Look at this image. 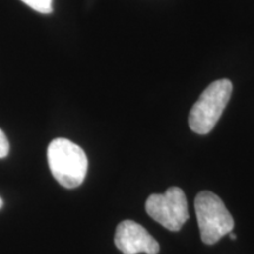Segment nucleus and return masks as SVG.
<instances>
[{"label":"nucleus","instance_id":"1","mask_svg":"<svg viewBox=\"0 0 254 254\" xmlns=\"http://www.w3.org/2000/svg\"><path fill=\"white\" fill-rule=\"evenodd\" d=\"M51 173L66 189L80 186L87 174L88 160L80 146L65 138L51 141L47 148Z\"/></svg>","mask_w":254,"mask_h":254},{"label":"nucleus","instance_id":"2","mask_svg":"<svg viewBox=\"0 0 254 254\" xmlns=\"http://www.w3.org/2000/svg\"><path fill=\"white\" fill-rule=\"evenodd\" d=\"M232 90L233 86L228 79H220L209 84L190 109V128L198 134H207L211 132L226 109Z\"/></svg>","mask_w":254,"mask_h":254},{"label":"nucleus","instance_id":"3","mask_svg":"<svg viewBox=\"0 0 254 254\" xmlns=\"http://www.w3.org/2000/svg\"><path fill=\"white\" fill-rule=\"evenodd\" d=\"M200 236L206 245H213L227 236L234 227V220L224 201L209 190L198 193L194 200Z\"/></svg>","mask_w":254,"mask_h":254},{"label":"nucleus","instance_id":"4","mask_svg":"<svg viewBox=\"0 0 254 254\" xmlns=\"http://www.w3.org/2000/svg\"><path fill=\"white\" fill-rule=\"evenodd\" d=\"M146 212L161 226L179 231L189 220V205L185 193L179 187H170L163 194H152L146 200Z\"/></svg>","mask_w":254,"mask_h":254},{"label":"nucleus","instance_id":"5","mask_svg":"<svg viewBox=\"0 0 254 254\" xmlns=\"http://www.w3.org/2000/svg\"><path fill=\"white\" fill-rule=\"evenodd\" d=\"M114 244L124 254H158V241L141 225L132 220L120 222L116 230Z\"/></svg>","mask_w":254,"mask_h":254},{"label":"nucleus","instance_id":"6","mask_svg":"<svg viewBox=\"0 0 254 254\" xmlns=\"http://www.w3.org/2000/svg\"><path fill=\"white\" fill-rule=\"evenodd\" d=\"M34 11L43 14H49L52 12V0H21Z\"/></svg>","mask_w":254,"mask_h":254},{"label":"nucleus","instance_id":"7","mask_svg":"<svg viewBox=\"0 0 254 254\" xmlns=\"http://www.w3.org/2000/svg\"><path fill=\"white\" fill-rule=\"evenodd\" d=\"M9 152V142L7 140V136L4 132L0 129V159L7 157Z\"/></svg>","mask_w":254,"mask_h":254},{"label":"nucleus","instance_id":"8","mask_svg":"<svg viewBox=\"0 0 254 254\" xmlns=\"http://www.w3.org/2000/svg\"><path fill=\"white\" fill-rule=\"evenodd\" d=\"M228 234H230V238H231L232 240H236L237 239V236L234 233H232V232H230V233H228Z\"/></svg>","mask_w":254,"mask_h":254},{"label":"nucleus","instance_id":"9","mask_svg":"<svg viewBox=\"0 0 254 254\" xmlns=\"http://www.w3.org/2000/svg\"><path fill=\"white\" fill-rule=\"evenodd\" d=\"M2 205H4V202H2V199H1V198H0V208H1V207H2Z\"/></svg>","mask_w":254,"mask_h":254}]
</instances>
